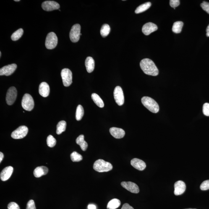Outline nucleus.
I'll return each mask as SVG.
<instances>
[{"label":"nucleus","mask_w":209,"mask_h":209,"mask_svg":"<svg viewBox=\"0 0 209 209\" xmlns=\"http://www.w3.org/2000/svg\"><path fill=\"white\" fill-rule=\"evenodd\" d=\"M13 168L11 166L6 167L2 171L0 177L2 181H7L11 177L13 172Z\"/></svg>","instance_id":"16"},{"label":"nucleus","mask_w":209,"mask_h":209,"mask_svg":"<svg viewBox=\"0 0 209 209\" xmlns=\"http://www.w3.org/2000/svg\"><path fill=\"white\" fill-rule=\"evenodd\" d=\"M121 209H134L129 204L127 203H125L123 205L122 208Z\"/></svg>","instance_id":"39"},{"label":"nucleus","mask_w":209,"mask_h":209,"mask_svg":"<svg viewBox=\"0 0 209 209\" xmlns=\"http://www.w3.org/2000/svg\"><path fill=\"white\" fill-rule=\"evenodd\" d=\"M141 68L145 74L152 76L158 75V68L153 62L149 59H144L140 63Z\"/></svg>","instance_id":"1"},{"label":"nucleus","mask_w":209,"mask_h":209,"mask_svg":"<svg viewBox=\"0 0 209 209\" xmlns=\"http://www.w3.org/2000/svg\"><path fill=\"white\" fill-rule=\"evenodd\" d=\"M93 169L99 172H107L112 169L111 163L102 159L97 160L93 165Z\"/></svg>","instance_id":"3"},{"label":"nucleus","mask_w":209,"mask_h":209,"mask_svg":"<svg viewBox=\"0 0 209 209\" xmlns=\"http://www.w3.org/2000/svg\"><path fill=\"white\" fill-rule=\"evenodd\" d=\"M3 158H4V154L1 152H0V162H1Z\"/></svg>","instance_id":"41"},{"label":"nucleus","mask_w":209,"mask_h":209,"mask_svg":"<svg viewBox=\"0 0 209 209\" xmlns=\"http://www.w3.org/2000/svg\"><path fill=\"white\" fill-rule=\"evenodd\" d=\"M151 5V3L150 2L144 3L143 4L141 5L137 8V9H136L135 12L136 14H139L143 12L148 10Z\"/></svg>","instance_id":"25"},{"label":"nucleus","mask_w":209,"mask_h":209,"mask_svg":"<svg viewBox=\"0 0 209 209\" xmlns=\"http://www.w3.org/2000/svg\"><path fill=\"white\" fill-rule=\"evenodd\" d=\"M24 31L23 29L20 28L18 30L16 31L13 33L11 35V39L13 41H17L18 40L19 38L22 37L23 35Z\"/></svg>","instance_id":"30"},{"label":"nucleus","mask_w":209,"mask_h":209,"mask_svg":"<svg viewBox=\"0 0 209 209\" xmlns=\"http://www.w3.org/2000/svg\"><path fill=\"white\" fill-rule=\"evenodd\" d=\"M183 25V22L180 21L175 22L172 27V31L176 33H180L182 31Z\"/></svg>","instance_id":"26"},{"label":"nucleus","mask_w":209,"mask_h":209,"mask_svg":"<svg viewBox=\"0 0 209 209\" xmlns=\"http://www.w3.org/2000/svg\"><path fill=\"white\" fill-rule=\"evenodd\" d=\"M8 209H20L19 205L15 202H11L7 206Z\"/></svg>","instance_id":"36"},{"label":"nucleus","mask_w":209,"mask_h":209,"mask_svg":"<svg viewBox=\"0 0 209 209\" xmlns=\"http://www.w3.org/2000/svg\"><path fill=\"white\" fill-rule=\"evenodd\" d=\"M158 29L157 25L152 22H148L146 23L142 27V33L146 35H148L153 32L156 31Z\"/></svg>","instance_id":"14"},{"label":"nucleus","mask_w":209,"mask_h":209,"mask_svg":"<svg viewBox=\"0 0 209 209\" xmlns=\"http://www.w3.org/2000/svg\"><path fill=\"white\" fill-rule=\"evenodd\" d=\"M58 43V38L54 32H50L47 35L45 40V46L48 49H53L56 48Z\"/></svg>","instance_id":"5"},{"label":"nucleus","mask_w":209,"mask_h":209,"mask_svg":"<svg viewBox=\"0 0 209 209\" xmlns=\"http://www.w3.org/2000/svg\"><path fill=\"white\" fill-rule=\"evenodd\" d=\"M111 31V28L108 24H105L102 26L100 30V34L102 37H105L109 34Z\"/></svg>","instance_id":"28"},{"label":"nucleus","mask_w":209,"mask_h":209,"mask_svg":"<svg viewBox=\"0 0 209 209\" xmlns=\"http://www.w3.org/2000/svg\"><path fill=\"white\" fill-rule=\"evenodd\" d=\"M17 96V91L15 87H10L7 91L6 97V101L8 105H11L15 102Z\"/></svg>","instance_id":"9"},{"label":"nucleus","mask_w":209,"mask_h":209,"mask_svg":"<svg viewBox=\"0 0 209 209\" xmlns=\"http://www.w3.org/2000/svg\"><path fill=\"white\" fill-rule=\"evenodd\" d=\"M47 145L48 147L52 148L56 145V140L52 136H48L47 139Z\"/></svg>","instance_id":"32"},{"label":"nucleus","mask_w":209,"mask_h":209,"mask_svg":"<svg viewBox=\"0 0 209 209\" xmlns=\"http://www.w3.org/2000/svg\"><path fill=\"white\" fill-rule=\"evenodd\" d=\"M66 125H67L66 122L64 121H61L58 123L57 126L56 133L57 134H60L65 131Z\"/></svg>","instance_id":"27"},{"label":"nucleus","mask_w":209,"mask_h":209,"mask_svg":"<svg viewBox=\"0 0 209 209\" xmlns=\"http://www.w3.org/2000/svg\"><path fill=\"white\" fill-rule=\"evenodd\" d=\"M186 189V184L183 181H179L175 183L174 193L175 195H181L185 192Z\"/></svg>","instance_id":"15"},{"label":"nucleus","mask_w":209,"mask_h":209,"mask_svg":"<svg viewBox=\"0 0 209 209\" xmlns=\"http://www.w3.org/2000/svg\"><path fill=\"white\" fill-rule=\"evenodd\" d=\"M17 65L12 64L4 66L0 69V75L9 76L14 73L17 69Z\"/></svg>","instance_id":"12"},{"label":"nucleus","mask_w":209,"mask_h":209,"mask_svg":"<svg viewBox=\"0 0 209 209\" xmlns=\"http://www.w3.org/2000/svg\"><path fill=\"white\" fill-rule=\"evenodd\" d=\"M121 185L123 187L131 192L137 194L139 192L138 186L134 182H121Z\"/></svg>","instance_id":"13"},{"label":"nucleus","mask_w":209,"mask_h":209,"mask_svg":"<svg viewBox=\"0 0 209 209\" xmlns=\"http://www.w3.org/2000/svg\"><path fill=\"white\" fill-rule=\"evenodd\" d=\"M81 26L79 24H75L73 26L70 32V39L72 42H78L80 38L81 35Z\"/></svg>","instance_id":"7"},{"label":"nucleus","mask_w":209,"mask_h":209,"mask_svg":"<svg viewBox=\"0 0 209 209\" xmlns=\"http://www.w3.org/2000/svg\"><path fill=\"white\" fill-rule=\"evenodd\" d=\"M71 158L72 162H78L82 160V157L77 152H74L71 154Z\"/></svg>","instance_id":"31"},{"label":"nucleus","mask_w":209,"mask_h":209,"mask_svg":"<svg viewBox=\"0 0 209 209\" xmlns=\"http://www.w3.org/2000/svg\"><path fill=\"white\" fill-rule=\"evenodd\" d=\"M92 98L94 103L100 108H103L104 103L102 100L97 94L93 93L92 95Z\"/></svg>","instance_id":"23"},{"label":"nucleus","mask_w":209,"mask_h":209,"mask_svg":"<svg viewBox=\"0 0 209 209\" xmlns=\"http://www.w3.org/2000/svg\"><path fill=\"white\" fill-rule=\"evenodd\" d=\"M200 189L202 191H206L209 189V180L204 181L201 184Z\"/></svg>","instance_id":"33"},{"label":"nucleus","mask_w":209,"mask_h":209,"mask_svg":"<svg viewBox=\"0 0 209 209\" xmlns=\"http://www.w3.org/2000/svg\"><path fill=\"white\" fill-rule=\"evenodd\" d=\"M113 95L115 101L118 105L121 106L124 104V93L122 89L120 87L117 86L115 87L113 92Z\"/></svg>","instance_id":"10"},{"label":"nucleus","mask_w":209,"mask_h":209,"mask_svg":"<svg viewBox=\"0 0 209 209\" xmlns=\"http://www.w3.org/2000/svg\"><path fill=\"white\" fill-rule=\"evenodd\" d=\"M121 202L117 199H113L110 201L107 206V209H116L121 205Z\"/></svg>","instance_id":"24"},{"label":"nucleus","mask_w":209,"mask_h":209,"mask_svg":"<svg viewBox=\"0 0 209 209\" xmlns=\"http://www.w3.org/2000/svg\"><path fill=\"white\" fill-rule=\"evenodd\" d=\"M131 166L139 171H143L146 167L145 162L138 158L133 159L131 160Z\"/></svg>","instance_id":"17"},{"label":"nucleus","mask_w":209,"mask_h":209,"mask_svg":"<svg viewBox=\"0 0 209 209\" xmlns=\"http://www.w3.org/2000/svg\"><path fill=\"white\" fill-rule=\"evenodd\" d=\"M87 208L88 209H96V206L94 205H89Z\"/></svg>","instance_id":"40"},{"label":"nucleus","mask_w":209,"mask_h":209,"mask_svg":"<svg viewBox=\"0 0 209 209\" xmlns=\"http://www.w3.org/2000/svg\"><path fill=\"white\" fill-rule=\"evenodd\" d=\"M76 142L77 145L80 146L81 149L83 151H85L88 147L87 142L84 140V136L81 135L79 136L76 139Z\"/></svg>","instance_id":"22"},{"label":"nucleus","mask_w":209,"mask_h":209,"mask_svg":"<svg viewBox=\"0 0 209 209\" xmlns=\"http://www.w3.org/2000/svg\"><path fill=\"white\" fill-rule=\"evenodd\" d=\"M207 37H209V25H208V27H207Z\"/></svg>","instance_id":"42"},{"label":"nucleus","mask_w":209,"mask_h":209,"mask_svg":"<svg viewBox=\"0 0 209 209\" xmlns=\"http://www.w3.org/2000/svg\"><path fill=\"white\" fill-rule=\"evenodd\" d=\"M26 209H36L34 201L30 200L27 202Z\"/></svg>","instance_id":"37"},{"label":"nucleus","mask_w":209,"mask_h":209,"mask_svg":"<svg viewBox=\"0 0 209 209\" xmlns=\"http://www.w3.org/2000/svg\"><path fill=\"white\" fill-rule=\"evenodd\" d=\"M85 64L87 72L91 73L95 68V61L93 58L91 57H87L85 60Z\"/></svg>","instance_id":"21"},{"label":"nucleus","mask_w":209,"mask_h":209,"mask_svg":"<svg viewBox=\"0 0 209 209\" xmlns=\"http://www.w3.org/2000/svg\"><path fill=\"white\" fill-rule=\"evenodd\" d=\"M61 76L63 85L66 87H68L72 83V73L70 70L65 68L61 71Z\"/></svg>","instance_id":"6"},{"label":"nucleus","mask_w":209,"mask_h":209,"mask_svg":"<svg viewBox=\"0 0 209 209\" xmlns=\"http://www.w3.org/2000/svg\"><path fill=\"white\" fill-rule=\"evenodd\" d=\"M84 111L83 107L79 105L77 107L76 113V119L77 121H80L83 117Z\"/></svg>","instance_id":"29"},{"label":"nucleus","mask_w":209,"mask_h":209,"mask_svg":"<svg viewBox=\"0 0 209 209\" xmlns=\"http://www.w3.org/2000/svg\"><path fill=\"white\" fill-rule=\"evenodd\" d=\"M170 4L171 7L175 8V7L179 5L180 1L179 0H171L170 1Z\"/></svg>","instance_id":"38"},{"label":"nucleus","mask_w":209,"mask_h":209,"mask_svg":"<svg viewBox=\"0 0 209 209\" xmlns=\"http://www.w3.org/2000/svg\"><path fill=\"white\" fill-rule=\"evenodd\" d=\"M142 102L146 108L152 113H157L159 111V106L158 103L150 97H142Z\"/></svg>","instance_id":"2"},{"label":"nucleus","mask_w":209,"mask_h":209,"mask_svg":"<svg viewBox=\"0 0 209 209\" xmlns=\"http://www.w3.org/2000/svg\"><path fill=\"white\" fill-rule=\"evenodd\" d=\"M14 1L19 2L20 1V0H14Z\"/></svg>","instance_id":"43"},{"label":"nucleus","mask_w":209,"mask_h":209,"mask_svg":"<svg viewBox=\"0 0 209 209\" xmlns=\"http://www.w3.org/2000/svg\"><path fill=\"white\" fill-rule=\"evenodd\" d=\"M28 129L27 126H20L11 134V137L14 139H20L24 138L27 136L28 132Z\"/></svg>","instance_id":"8"},{"label":"nucleus","mask_w":209,"mask_h":209,"mask_svg":"<svg viewBox=\"0 0 209 209\" xmlns=\"http://www.w3.org/2000/svg\"><path fill=\"white\" fill-rule=\"evenodd\" d=\"M195 209V208H187V209Z\"/></svg>","instance_id":"44"},{"label":"nucleus","mask_w":209,"mask_h":209,"mask_svg":"<svg viewBox=\"0 0 209 209\" xmlns=\"http://www.w3.org/2000/svg\"><path fill=\"white\" fill-rule=\"evenodd\" d=\"M110 132L113 137L116 139L122 138L125 135V132L123 129L116 127L110 128Z\"/></svg>","instance_id":"18"},{"label":"nucleus","mask_w":209,"mask_h":209,"mask_svg":"<svg viewBox=\"0 0 209 209\" xmlns=\"http://www.w3.org/2000/svg\"><path fill=\"white\" fill-rule=\"evenodd\" d=\"M0 56H1V52H0Z\"/></svg>","instance_id":"45"},{"label":"nucleus","mask_w":209,"mask_h":209,"mask_svg":"<svg viewBox=\"0 0 209 209\" xmlns=\"http://www.w3.org/2000/svg\"><path fill=\"white\" fill-rule=\"evenodd\" d=\"M22 107L26 111H30L34 107V102L31 95L26 93L24 95L22 102Z\"/></svg>","instance_id":"4"},{"label":"nucleus","mask_w":209,"mask_h":209,"mask_svg":"<svg viewBox=\"0 0 209 209\" xmlns=\"http://www.w3.org/2000/svg\"><path fill=\"white\" fill-rule=\"evenodd\" d=\"M42 9L45 11H51L59 9L60 5L54 1H45L42 5Z\"/></svg>","instance_id":"11"},{"label":"nucleus","mask_w":209,"mask_h":209,"mask_svg":"<svg viewBox=\"0 0 209 209\" xmlns=\"http://www.w3.org/2000/svg\"><path fill=\"white\" fill-rule=\"evenodd\" d=\"M201 6L204 11L209 14V3L203 1V2L201 4Z\"/></svg>","instance_id":"35"},{"label":"nucleus","mask_w":209,"mask_h":209,"mask_svg":"<svg viewBox=\"0 0 209 209\" xmlns=\"http://www.w3.org/2000/svg\"><path fill=\"white\" fill-rule=\"evenodd\" d=\"M39 93L42 97H47L50 93L49 85L46 82H42L39 87Z\"/></svg>","instance_id":"19"},{"label":"nucleus","mask_w":209,"mask_h":209,"mask_svg":"<svg viewBox=\"0 0 209 209\" xmlns=\"http://www.w3.org/2000/svg\"><path fill=\"white\" fill-rule=\"evenodd\" d=\"M202 112L205 116H209V103H205L203 105Z\"/></svg>","instance_id":"34"},{"label":"nucleus","mask_w":209,"mask_h":209,"mask_svg":"<svg viewBox=\"0 0 209 209\" xmlns=\"http://www.w3.org/2000/svg\"><path fill=\"white\" fill-rule=\"evenodd\" d=\"M48 171V168L46 167H38L35 168L33 172L34 176L36 177H40L47 174Z\"/></svg>","instance_id":"20"}]
</instances>
